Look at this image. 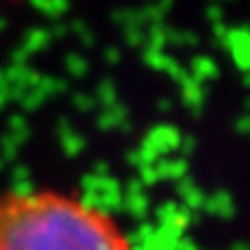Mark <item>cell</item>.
<instances>
[{"label": "cell", "mask_w": 250, "mask_h": 250, "mask_svg": "<svg viewBox=\"0 0 250 250\" xmlns=\"http://www.w3.org/2000/svg\"><path fill=\"white\" fill-rule=\"evenodd\" d=\"M0 250H134L123 223L88 197L51 186L0 192Z\"/></svg>", "instance_id": "6da1fadb"}]
</instances>
